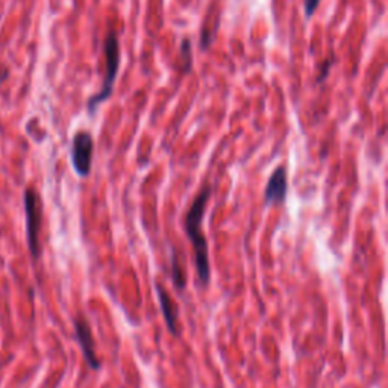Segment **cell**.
I'll list each match as a JSON object with an SVG mask.
<instances>
[{
  "mask_svg": "<svg viewBox=\"0 0 388 388\" xmlns=\"http://www.w3.org/2000/svg\"><path fill=\"white\" fill-rule=\"evenodd\" d=\"M287 193H288L287 170L285 167L280 165L272 173L270 179H268L264 190V199L268 205H282L287 199Z\"/></svg>",
  "mask_w": 388,
  "mask_h": 388,
  "instance_id": "obj_6",
  "label": "cell"
},
{
  "mask_svg": "<svg viewBox=\"0 0 388 388\" xmlns=\"http://www.w3.org/2000/svg\"><path fill=\"white\" fill-rule=\"evenodd\" d=\"M156 293L159 297V305H161V311L164 315V320L167 323L168 331H170L172 335L177 337L179 335V327H177V318H179V310L175 301L172 299L168 293L164 290V287L161 284L156 282Z\"/></svg>",
  "mask_w": 388,
  "mask_h": 388,
  "instance_id": "obj_7",
  "label": "cell"
},
{
  "mask_svg": "<svg viewBox=\"0 0 388 388\" xmlns=\"http://www.w3.org/2000/svg\"><path fill=\"white\" fill-rule=\"evenodd\" d=\"M75 331H76V338H77L79 344H81V349L84 352V356H85L88 365L92 367L93 370H99L101 369V363H99V360H97L94 337L92 332V327H89V323L87 322V318H82V317L76 318Z\"/></svg>",
  "mask_w": 388,
  "mask_h": 388,
  "instance_id": "obj_5",
  "label": "cell"
},
{
  "mask_svg": "<svg viewBox=\"0 0 388 388\" xmlns=\"http://www.w3.org/2000/svg\"><path fill=\"white\" fill-rule=\"evenodd\" d=\"M93 151L94 142L92 134L87 131H79L73 137L72 143V164L75 172L81 177H87L92 172Z\"/></svg>",
  "mask_w": 388,
  "mask_h": 388,
  "instance_id": "obj_4",
  "label": "cell"
},
{
  "mask_svg": "<svg viewBox=\"0 0 388 388\" xmlns=\"http://www.w3.org/2000/svg\"><path fill=\"white\" fill-rule=\"evenodd\" d=\"M172 277H173V282H175L177 290L179 292H184L185 290V285H187V275L182 270L181 261L177 260L175 249L172 251Z\"/></svg>",
  "mask_w": 388,
  "mask_h": 388,
  "instance_id": "obj_8",
  "label": "cell"
},
{
  "mask_svg": "<svg viewBox=\"0 0 388 388\" xmlns=\"http://www.w3.org/2000/svg\"><path fill=\"white\" fill-rule=\"evenodd\" d=\"M105 52V79L102 89L96 96H93L88 101V111L89 114H94L97 106L106 102L113 94L114 82L118 73V67H120V44H118V38L115 34H109L105 38L104 43Z\"/></svg>",
  "mask_w": 388,
  "mask_h": 388,
  "instance_id": "obj_2",
  "label": "cell"
},
{
  "mask_svg": "<svg viewBox=\"0 0 388 388\" xmlns=\"http://www.w3.org/2000/svg\"><path fill=\"white\" fill-rule=\"evenodd\" d=\"M320 2H322V0H305L303 6H305V14H306L308 18L314 15V13L317 11V8H318V5H320Z\"/></svg>",
  "mask_w": 388,
  "mask_h": 388,
  "instance_id": "obj_10",
  "label": "cell"
},
{
  "mask_svg": "<svg viewBox=\"0 0 388 388\" xmlns=\"http://www.w3.org/2000/svg\"><path fill=\"white\" fill-rule=\"evenodd\" d=\"M25 211H26V231H27V244L32 256H39V230H42L43 220V206L39 201L38 193L34 188H26L25 192Z\"/></svg>",
  "mask_w": 388,
  "mask_h": 388,
  "instance_id": "obj_3",
  "label": "cell"
},
{
  "mask_svg": "<svg viewBox=\"0 0 388 388\" xmlns=\"http://www.w3.org/2000/svg\"><path fill=\"white\" fill-rule=\"evenodd\" d=\"M181 56H182V70H184V73H188L192 70V65H193L192 42L188 38L182 39V43H181Z\"/></svg>",
  "mask_w": 388,
  "mask_h": 388,
  "instance_id": "obj_9",
  "label": "cell"
},
{
  "mask_svg": "<svg viewBox=\"0 0 388 388\" xmlns=\"http://www.w3.org/2000/svg\"><path fill=\"white\" fill-rule=\"evenodd\" d=\"M210 197H211V187L210 184H205L201 193L194 197L190 210H188L185 217V232L193 244L196 270H197L199 281L202 282V285H208L211 280L210 254H208V243L202 231V222H204L205 210Z\"/></svg>",
  "mask_w": 388,
  "mask_h": 388,
  "instance_id": "obj_1",
  "label": "cell"
}]
</instances>
